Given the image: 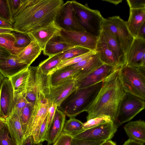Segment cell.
<instances>
[{
	"mask_svg": "<svg viewBox=\"0 0 145 145\" xmlns=\"http://www.w3.org/2000/svg\"><path fill=\"white\" fill-rule=\"evenodd\" d=\"M136 38L145 39V22L139 29Z\"/></svg>",
	"mask_w": 145,
	"mask_h": 145,
	"instance_id": "c3c4849f",
	"label": "cell"
},
{
	"mask_svg": "<svg viewBox=\"0 0 145 145\" xmlns=\"http://www.w3.org/2000/svg\"><path fill=\"white\" fill-rule=\"evenodd\" d=\"M91 51H92L81 47L74 46L60 53V55L63 61L82 55Z\"/></svg>",
	"mask_w": 145,
	"mask_h": 145,
	"instance_id": "d6a6232c",
	"label": "cell"
},
{
	"mask_svg": "<svg viewBox=\"0 0 145 145\" xmlns=\"http://www.w3.org/2000/svg\"><path fill=\"white\" fill-rule=\"evenodd\" d=\"M114 122L99 125L84 130L74 138L91 141L111 140L117 131Z\"/></svg>",
	"mask_w": 145,
	"mask_h": 145,
	"instance_id": "8fae6325",
	"label": "cell"
},
{
	"mask_svg": "<svg viewBox=\"0 0 145 145\" xmlns=\"http://www.w3.org/2000/svg\"><path fill=\"white\" fill-rule=\"evenodd\" d=\"M11 32L15 38L14 46L18 48L24 49L32 41V39L27 33L12 31Z\"/></svg>",
	"mask_w": 145,
	"mask_h": 145,
	"instance_id": "836d02e7",
	"label": "cell"
},
{
	"mask_svg": "<svg viewBox=\"0 0 145 145\" xmlns=\"http://www.w3.org/2000/svg\"><path fill=\"white\" fill-rule=\"evenodd\" d=\"M52 103L44 94L40 91L34 106L29 136H32L35 144H37L39 129L46 116Z\"/></svg>",
	"mask_w": 145,
	"mask_h": 145,
	"instance_id": "9c48e42d",
	"label": "cell"
},
{
	"mask_svg": "<svg viewBox=\"0 0 145 145\" xmlns=\"http://www.w3.org/2000/svg\"><path fill=\"white\" fill-rule=\"evenodd\" d=\"M125 65L138 67L145 66V39L135 38L125 54Z\"/></svg>",
	"mask_w": 145,
	"mask_h": 145,
	"instance_id": "9a60e30c",
	"label": "cell"
},
{
	"mask_svg": "<svg viewBox=\"0 0 145 145\" xmlns=\"http://www.w3.org/2000/svg\"><path fill=\"white\" fill-rule=\"evenodd\" d=\"M61 29L54 21L50 24L28 33L32 40L37 42L43 50L46 44L54 36L58 34Z\"/></svg>",
	"mask_w": 145,
	"mask_h": 145,
	"instance_id": "ac0fdd59",
	"label": "cell"
},
{
	"mask_svg": "<svg viewBox=\"0 0 145 145\" xmlns=\"http://www.w3.org/2000/svg\"><path fill=\"white\" fill-rule=\"evenodd\" d=\"M57 108V106L56 104L52 103L49 109L47 130L52 122Z\"/></svg>",
	"mask_w": 145,
	"mask_h": 145,
	"instance_id": "f6af8a7d",
	"label": "cell"
},
{
	"mask_svg": "<svg viewBox=\"0 0 145 145\" xmlns=\"http://www.w3.org/2000/svg\"><path fill=\"white\" fill-rule=\"evenodd\" d=\"M59 34L68 44L95 52L98 38L87 32L61 30Z\"/></svg>",
	"mask_w": 145,
	"mask_h": 145,
	"instance_id": "7c38bea8",
	"label": "cell"
},
{
	"mask_svg": "<svg viewBox=\"0 0 145 145\" xmlns=\"http://www.w3.org/2000/svg\"><path fill=\"white\" fill-rule=\"evenodd\" d=\"M14 31L13 29H6L0 28V33H10Z\"/></svg>",
	"mask_w": 145,
	"mask_h": 145,
	"instance_id": "f5cc1de1",
	"label": "cell"
},
{
	"mask_svg": "<svg viewBox=\"0 0 145 145\" xmlns=\"http://www.w3.org/2000/svg\"><path fill=\"white\" fill-rule=\"evenodd\" d=\"M14 91L8 78H4L0 88V117L6 119L12 114Z\"/></svg>",
	"mask_w": 145,
	"mask_h": 145,
	"instance_id": "5bb4252c",
	"label": "cell"
},
{
	"mask_svg": "<svg viewBox=\"0 0 145 145\" xmlns=\"http://www.w3.org/2000/svg\"><path fill=\"white\" fill-rule=\"evenodd\" d=\"M12 18L8 0H0V18L12 25Z\"/></svg>",
	"mask_w": 145,
	"mask_h": 145,
	"instance_id": "8d00e7d4",
	"label": "cell"
},
{
	"mask_svg": "<svg viewBox=\"0 0 145 145\" xmlns=\"http://www.w3.org/2000/svg\"><path fill=\"white\" fill-rule=\"evenodd\" d=\"M119 75L126 93L145 100V66L135 67L125 65L119 69Z\"/></svg>",
	"mask_w": 145,
	"mask_h": 145,
	"instance_id": "277c9868",
	"label": "cell"
},
{
	"mask_svg": "<svg viewBox=\"0 0 145 145\" xmlns=\"http://www.w3.org/2000/svg\"><path fill=\"white\" fill-rule=\"evenodd\" d=\"M103 1H106L110 3L113 4L115 5H117L118 4L120 3H121L122 1V0H102Z\"/></svg>",
	"mask_w": 145,
	"mask_h": 145,
	"instance_id": "db71d44e",
	"label": "cell"
},
{
	"mask_svg": "<svg viewBox=\"0 0 145 145\" xmlns=\"http://www.w3.org/2000/svg\"><path fill=\"white\" fill-rule=\"evenodd\" d=\"M42 50L39 44L32 40L30 44L22 51L18 56L19 59L29 66L40 54Z\"/></svg>",
	"mask_w": 145,
	"mask_h": 145,
	"instance_id": "4316f807",
	"label": "cell"
},
{
	"mask_svg": "<svg viewBox=\"0 0 145 145\" xmlns=\"http://www.w3.org/2000/svg\"><path fill=\"white\" fill-rule=\"evenodd\" d=\"M11 54L6 49L0 46V63L4 61Z\"/></svg>",
	"mask_w": 145,
	"mask_h": 145,
	"instance_id": "bcb514c9",
	"label": "cell"
},
{
	"mask_svg": "<svg viewBox=\"0 0 145 145\" xmlns=\"http://www.w3.org/2000/svg\"><path fill=\"white\" fill-rule=\"evenodd\" d=\"M73 137L63 131L53 145H71Z\"/></svg>",
	"mask_w": 145,
	"mask_h": 145,
	"instance_id": "ab89813d",
	"label": "cell"
},
{
	"mask_svg": "<svg viewBox=\"0 0 145 145\" xmlns=\"http://www.w3.org/2000/svg\"><path fill=\"white\" fill-rule=\"evenodd\" d=\"M13 25L11 24L0 18V28L13 29Z\"/></svg>",
	"mask_w": 145,
	"mask_h": 145,
	"instance_id": "7dc6e473",
	"label": "cell"
},
{
	"mask_svg": "<svg viewBox=\"0 0 145 145\" xmlns=\"http://www.w3.org/2000/svg\"><path fill=\"white\" fill-rule=\"evenodd\" d=\"M15 40L12 33H0V46L6 49L11 54L18 56L23 50L14 46Z\"/></svg>",
	"mask_w": 145,
	"mask_h": 145,
	"instance_id": "f546056e",
	"label": "cell"
},
{
	"mask_svg": "<svg viewBox=\"0 0 145 145\" xmlns=\"http://www.w3.org/2000/svg\"><path fill=\"white\" fill-rule=\"evenodd\" d=\"M83 123L75 117H70L65 121L63 131L73 137L84 130Z\"/></svg>",
	"mask_w": 145,
	"mask_h": 145,
	"instance_id": "1f68e13d",
	"label": "cell"
},
{
	"mask_svg": "<svg viewBox=\"0 0 145 145\" xmlns=\"http://www.w3.org/2000/svg\"><path fill=\"white\" fill-rule=\"evenodd\" d=\"M95 52L94 51H91L87 53L82 55L62 61L58 65L57 67L50 74L57 70L69 65L78 63L83 60L89 56L92 55Z\"/></svg>",
	"mask_w": 145,
	"mask_h": 145,
	"instance_id": "74e56055",
	"label": "cell"
},
{
	"mask_svg": "<svg viewBox=\"0 0 145 145\" xmlns=\"http://www.w3.org/2000/svg\"><path fill=\"white\" fill-rule=\"evenodd\" d=\"M103 33L107 46L120 67L125 64V54L114 36L108 31L102 28Z\"/></svg>",
	"mask_w": 145,
	"mask_h": 145,
	"instance_id": "603a6c76",
	"label": "cell"
},
{
	"mask_svg": "<svg viewBox=\"0 0 145 145\" xmlns=\"http://www.w3.org/2000/svg\"><path fill=\"white\" fill-rule=\"evenodd\" d=\"M10 136L16 145H21L25 140L22 128L17 115L13 113L6 119Z\"/></svg>",
	"mask_w": 145,
	"mask_h": 145,
	"instance_id": "7402d4cb",
	"label": "cell"
},
{
	"mask_svg": "<svg viewBox=\"0 0 145 145\" xmlns=\"http://www.w3.org/2000/svg\"><path fill=\"white\" fill-rule=\"evenodd\" d=\"M33 138L32 136L27 138L21 145H35Z\"/></svg>",
	"mask_w": 145,
	"mask_h": 145,
	"instance_id": "681fc988",
	"label": "cell"
},
{
	"mask_svg": "<svg viewBox=\"0 0 145 145\" xmlns=\"http://www.w3.org/2000/svg\"><path fill=\"white\" fill-rule=\"evenodd\" d=\"M10 136L6 124L0 133V145H16Z\"/></svg>",
	"mask_w": 145,
	"mask_h": 145,
	"instance_id": "f35d334b",
	"label": "cell"
},
{
	"mask_svg": "<svg viewBox=\"0 0 145 145\" xmlns=\"http://www.w3.org/2000/svg\"><path fill=\"white\" fill-rule=\"evenodd\" d=\"M122 145H144V143L139 141L129 138Z\"/></svg>",
	"mask_w": 145,
	"mask_h": 145,
	"instance_id": "f907efd6",
	"label": "cell"
},
{
	"mask_svg": "<svg viewBox=\"0 0 145 145\" xmlns=\"http://www.w3.org/2000/svg\"><path fill=\"white\" fill-rule=\"evenodd\" d=\"M61 61L59 53L49 57L40 63L38 67L43 73L50 75Z\"/></svg>",
	"mask_w": 145,
	"mask_h": 145,
	"instance_id": "4dcf8cb0",
	"label": "cell"
},
{
	"mask_svg": "<svg viewBox=\"0 0 145 145\" xmlns=\"http://www.w3.org/2000/svg\"><path fill=\"white\" fill-rule=\"evenodd\" d=\"M130 9L145 8V0H127Z\"/></svg>",
	"mask_w": 145,
	"mask_h": 145,
	"instance_id": "ee69618b",
	"label": "cell"
},
{
	"mask_svg": "<svg viewBox=\"0 0 145 145\" xmlns=\"http://www.w3.org/2000/svg\"><path fill=\"white\" fill-rule=\"evenodd\" d=\"M48 116V113L45 118L40 129L37 144L42 143L44 141H45L47 131V123Z\"/></svg>",
	"mask_w": 145,
	"mask_h": 145,
	"instance_id": "60d3db41",
	"label": "cell"
},
{
	"mask_svg": "<svg viewBox=\"0 0 145 145\" xmlns=\"http://www.w3.org/2000/svg\"><path fill=\"white\" fill-rule=\"evenodd\" d=\"M100 145H117L116 143L110 140L104 142Z\"/></svg>",
	"mask_w": 145,
	"mask_h": 145,
	"instance_id": "11a10c76",
	"label": "cell"
},
{
	"mask_svg": "<svg viewBox=\"0 0 145 145\" xmlns=\"http://www.w3.org/2000/svg\"><path fill=\"white\" fill-rule=\"evenodd\" d=\"M63 0H25L12 17L14 31L28 33L54 21Z\"/></svg>",
	"mask_w": 145,
	"mask_h": 145,
	"instance_id": "6da1fadb",
	"label": "cell"
},
{
	"mask_svg": "<svg viewBox=\"0 0 145 145\" xmlns=\"http://www.w3.org/2000/svg\"><path fill=\"white\" fill-rule=\"evenodd\" d=\"M74 72V69L68 66L56 70L49 75L50 86H55L72 78Z\"/></svg>",
	"mask_w": 145,
	"mask_h": 145,
	"instance_id": "83f0119b",
	"label": "cell"
},
{
	"mask_svg": "<svg viewBox=\"0 0 145 145\" xmlns=\"http://www.w3.org/2000/svg\"><path fill=\"white\" fill-rule=\"evenodd\" d=\"M95 52L103 64L116 67H120L115 57L109 48L101 31L97 40Z\"/></svg>",
	"mask_w": 145,
	"mask_h": 145,
	"instance_id": "44dd1931",
	"label": "cell"
},
{
	"mask_svg": "<svg viewBox=\"0 0 145 145\" xmlns=\"http://www.w3.org/2000/svg\"><path fill=\"white\" fill-rule=\"evenodd\" d=\"M104 141H91L73 138L71 145H100Z\"/></svg>",
	"mask_w": 145,
	"mask_h": 145,
	"instance_id": "7bdbcfd3",
	"label": "cell"
},
{
	"mask_svg": "<svg viewBox=\"0 0 145 145\" xmlns=\"http://www.w3.org/2000/svg\"><path fill=\"white\" fill-rule=\"evenodd\" d=\"M103 64L95 52L83 60L68 66L74 69L73 78L77 81L89 74Z\"/></svg>",
	"mask_w": 145,
	"mask_h": 145,
	"instance_id": "2e32d148",
	"label": "cell"
},
{
	"mask_svg": "<svg viewBox=\"0 0 145 145\" xmlns=\"http://www.w3.org/2000/svg\"><path fill=\"white\" fill-rule=\"evenodd\" d=\"M56 24L61 29L86 32L76 17L71 1H67L62 6L55 19Z\"/></svg>",
	"mask_w": 145,
	"mask_h": 145,
	"instance_id": "30bf717a",
	"label": "cell"
},
{
	"mask_svg": "<svg viewBox=\"0 0 145 145\" xmlns=\"http://www.w3.org/2000/svg\"><path fill=\"white\" fill-rule=\"evenodd\" d=\"M29 66L22 61L18 56L11 54L4 61L0 63V72L4 77L9 78Z\"/></svg>",
	"mask_w": 145,
	"mask_h": 145,
	"instance_id": "ffe728a7",
	"label": "cell"
},
{
	"mask_svg": "<svg viewBox=\"0 0 145 145\" xmlns=\"http://www.w3.org/2000/svg\"><path fill=\"white\" fill-rule=\"evenodd\" d=\"M103 80L89 86L77 88L61 103L57 109L70 118L75 117L80 113L86 112L97 96Z\"/></svg>",
	"mask_w": 145,
	"mask_h": 145,
	"instance_id": "3957f363",
	"label": "cell"
},
{
	"mask_svg": "<svg viewBox=\"0 0 145 145\" xmlns=\"http://www.w3.org/2000/svg\"><path fill=\"white\" fill-rule=\"evenodd\" d=\"M102 28L108 31L114 36L126 54L134 38L129 31L126 22L119 16L104 18Z\"/></svg>",
	"mask_w": 145,
	"mask_h": 145,
	"instance_id": "ba28073f",
	"label": "cell"
},
{
	"mask_svg": "<svg viewBox=\"0 0 145 145\" xmlns=\"http://www.w3.org/2000/svg\"><path fill=\"white\" fill-rule=\"evenodd\" d=\"M4 77L3 75L1 74V73L0 72V87L2 82V81L3 80V79L4 78Z\"/></svg>",
	"mask_w": 145,
	"mask_h": 145,
	"instance_id": "9f6ffc18",
	"label": "cell"
},
{
	"mask_svg": "<svg viewBox=\"0 0 145 145\" xmlns=\"http://www.w3.org/2000/svg\"><path fill=\"white\" fill-rule=\"evenodd\" d=\"M6 119L0 117V133L6 124Z\"/></svg>",
	"mask_w": 145,
	"mask_h": 145,
	"instance_id": "816d5d0a",
	"label": "cell"
},
{
	"mask_svg": "<svg viewBox=\"0 0 145 145\" xmlns=\"http://www.w3.org/2000/svg\"><path fill=\"white\" fill-rule=\"evenodd\" d=\"M73 9L79 22L86 31L99 38L104 18L100 12L90 8L88 4L71 1Z\"/></svg>",
	"mask_w": 145,
	"mask_h": 145,
	"instance_id": "5b68a950",
	"label": "cell"
},
{
	"mask_svg": "<svg viewBox=\"0 0 145 145\" xmlns=\"http://www.w3.org/2000/svg\"><path fill=\"white\" fill-rule=\"evenodd\" d=\"M118 68L103 64L84 78L76 81L77 86L82 88L95 84L107 78Z\"/></svg>",
	"mask_w": 145,
	"mask_h": 145,
	"instance_id": "e0dca14e",
	"label": "cell"
},
{
	"mask_svg": "<svg viewBox=\"0 0 145 145\" xmlns=\"http://www.w3.org/2000/svg\"><path fill=\"white\" fill-rule=\"evenodd\" d=\"M28 67L8 78L14 89V94H25L26 83L29 74Z\"/></svg>",
	"mask_w": 145,
	"mask_h": 145,
	"instance_id": "f1b7e54d",
	"label": "cell"
},
{
	"mask_svg": "<svg viewBox=\"0 0 145 145\" xmlns=\"http://www.w3.org/2000/svg\"><path fill=\"white\" fill-rule=\"evenodd\" d=\"M74 46L67 43L59 34L53 37L46 43L43 51L49 57L61 53Z\"/></svg>",
	"mask_w": 145,
	"mask_h": 145,
	"instance_id": "cb8c5ba5",
	"label": "cell"
},
{
	"mask_svg": "<svg viewBox=\"0 0 145 145\" xmlns=\"http://www.w3.org/2000/svg\"><path fill=\"white\" fill-rule=\"evenodd\" d=\"M28 75L25 87V98L27 102L34 105L40 91L46 96L49 93V75L42 72L38 67H28Z\"/></svg>",
	"mask_w": 145,
	"mask_h": 145,
	"instance_id": "8992f818",
	"label": "cell"
},
{
	"mask_svg": "<svg viewBox=\"0 0 145 145\" xmlns=\"http://www.w3.org/2000/svg\"><path fill=\"white\" fill-rule=\"evenodd\" d=\"M145 108L144 100L130 94L126 93L120 101L114 123L118 128L130 121Z\"/></svg>",
	"mask_w": 145,
	"mask_h": 145,
	"instance_id": "52a82bcc",
	"label": "cell"
},
{
	"mask_svg": "<svg viewBox=\"0 0 145 145\" xmlns=\"http://www.w3.org/2000/svg\"><path fill=\"white\" fill-rule=\"evenodd\" d=\"M120 67L103 80L97 96L86 111L87 120L106 116L114 121L119 103L126 93L120 78Z\"/></svg>",
	"mask_w": 145,
	"mask_h": 145,
	"instance_id": "7a4b0ae2",
	"label": "cell"
},
{
	"mask_svg": "<svg viewBox=\"0 0 145 145\" xmlns=\"http://www.w3.org/2000/svg\"><path fill=\"white\" fill-rule=\"evenodd\" d=\"M24 1L25 0H8L12 17L17 13Z\"/></svg>",
	"mask_w": 145,
	"mask_h": 145,
	"instance_id": "b9f144b4",
	"label": "cell"
},
{
	"mask_svg": "<svg viewBox=\"0 0 145 145\" xmlns=\"http://www.w3.org/2000/svg\"><path fill=\"white\" fill-rule=\"evenodd\" d=\"M77 88L76 81L72 78L55 86H50L49 93L46 97L50 102L56 104L58 107Z\"/></svg>",
	"mask_w": 145,
	"mask_h": 145,
	"instance_id": "4fadbf2b",
	"label": "cell"
},
{
	"mask_svg": "<svg viewBox=\"0 0 145 145\" xmlns=\"http://www.w3.org/2000/svg\"><path fill=\"white\" fill-rule=\"evenodd\" d=\"M114 122L109 116H103L91 119L83 123L84 130L90 128L103 124Z\"/></svg>",
	"mask_w": 145,
	"mask_h": 145,
	"instance_id": "e575fe53",
	"label": "cell"
},
{
	"mask_svg": "<svg viewBox=\"0 0 145 145\" xmlns=\"http://www.w3.org/2000/svg\"><path fill=\"white\" fill-rule=\"evenodd\" d=\"M28 103H29L25 98V93L14 94L12 113H15L17 115H19Z\"/></svg>",
	"mask_w": 145,
	"mask_h": 145,
	"instance_id": "d590c367",
	"label": "cell"
},
{
	"mask_svg": "<svg viewBox=\"0 0 145 145\" xmlns=\"http://www.w3.org/2000/svg\"><path fill=\"white\" fill-rule=\"evenodd\" d=\"M129 138L144 143L145 142V122L142 120L129 122L124 127Z\"/></svg>",
	"mask_w": 145,
	"mask_h": 145,
	"instance_id": "484cf974",
	"label": "cell"
},
{
	"mask_svg": "<svg viewBox=\"0 0 145 145\" xmlns=\"http://www.w3.org/2000/svg\"><path fill=\"white\" fill-rule=\"evenodd\" d=\"M145 22V8L130 9L129 17L126 24L130 32L136 38L140 28Z\"/></svg>",
	"mask_w": 145,
	"mask_h": 145,
	"instance_id": "d4e9b609",
	"label": "cell"
},
{
	"mask_svg": "<svg viewBox=\"0 0 145 145\" xmlns=\"http://www.w3.org/2000/svg\"><path fill=\"white\" fill-rule=\"evenodd\" d=\"M66 115L57 108L52 122L48 129L45 141L47 145L53 144L63 131L65 121Z\"/></svg>",
	"mask_w": 145,
	"mask_h": 145,
	"instance_id": "d6986e66",
	"label": "cell"
}]
</instances>
